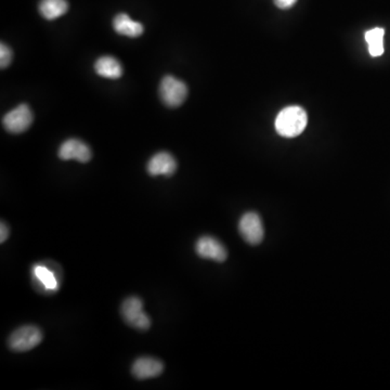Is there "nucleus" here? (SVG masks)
<instances>
[{"label":"nucleus","instance_id":"obj_1","mask_svg":"<svg viewBox=\"0 0 390 390\" xmlns=\"http://www.w3.org/2000/svg\"><path fill=\"white\" fill-rule=\"evenodd\" d=\"M308 123L306 111L301 106L291 105L282 110L275 119V130L280 136L294 138L305 130Z\"/></svg>","mask_w":390,"mask_h":390},{"label":"nucleus","instance_id":"obj_2","mask_svg":"<svg viewBox=\"0 0 390 390\" xmlns=\"http://www.w3.org/2000/svg\"><path fill=\"white\" fill-rule=\"evenodd\" d=\"M124 321L129 326L140 331L150 329L151 319L144 312V303L139 297H128L125 299L121 308Z\"/></svg>","mask_w":390,"mask_h":390},{"label":"nucleus","instance_id":"obj_3","mask_svg":"<svg viewBox=\"0 0 390 390\" xmlns=\"http://www.w3.org/2000/svg\"><path fill=\"white\" fill-rule=\"evenodd\" d=\"M160 96L168 108H178L188 96V87L180 79L167 75L160 85Z\"/></svg>","mask_w":390,"mask_h":390},{"label":"nucleus","instance_id":"obj_4","mask_svg":"<svg viewBox=\"0 0 390 390\" xmlns=\"http://www.w3.org/2000/svg\"><path fill=\"white\" fill-rule=\"evenodd\" d=\"M42 341V333L37 326L26 325L13 332L8 339V345L15 353L32 350Z\"/></svg>","mask_w":390,"mask_h":390},{"label":"nucleus","instance_id":"obj_5","mask_svg":"<svg viewBox=\"0 0 390 390\" xmlns=\"http://www.w3.org/2000/svg\"><path fill=\"white\" fill-rule=\"evenodd\" d=\"M33 119L34 117L30 106L20 104L3 117V128L10 134H22L32 126Z\"/></svg>","mask_w":390,"mask_h":390},{"label":"nucleus","instance_id":"obj_6","mask_svg":"<svg viewBox=\"0 0 390 390\" xmlns=\"http://www.w3.org/2000/svg\"><path fill=\"white\" fill-rule=\"evenodd\" d=\"M239 231L248 244H260L264 235V226L260 215L254 212L244 214L239 223Z\"/></svg>","mask_w":390,"mask_h":390},{"label":"nucleus","instance_id":"obj_7","mask_svg":"<svg viewBox=\"0 0 390 390\" xmlns=\"http://www.w3.org/2000/svg\"><path fill=\"white\" fill-rule=\"evenodd\" d=\"M58 155L62 161L76 160L80 163H87L90 161L92 153L90 146L84 141L78 139H69L60 146Z\"/></svg>","mask_w":390,"mask_h":390},{"label":"nucleus","instance_id":"obj_8","mask_svg":"<svg viewBox=\"0 0 390 390\" xmlns=\"http://www.w3.org/2000/svg\"><path fill=\"white\" fill-rule=\"evenodd\" d=\"M195 251L198 256L205 260H215L217 262H223L227 260V250L215 237H200L195 245Z\"/></svg>","mask_w":390,"mask_h":390},{"label":"nucleus","instance_id":"obj_9","mask_svg":"<svg viewBox=\"0 0 390 390\" xmlns=\"http://www.w3.org/2000/svg\"><path fill=\"white\" fill-rule=\"evenodd\" d=\"M148 173L151 176H169L173 175L177 171V162L175 158L168 152H158L151 158L146 166Z\"/></svg>","mask_w":390,"mask_h":390},{"label":"nucleus","instance_id":"obj_10","mask_svg":"<svg viewBox=\"0 0 390 390\" xmlns=\"http://www.w3.org/2000/svg\"><path fill=\"white\" fill-rule=\"evenodd\" d=\"M164 364L158 359L142 357L137 359L131 368V373L138 380L158 378L163 373Z\"/></svg>","mask_w":390,"mask_h":390},{"label":"nucleus","instance_id":"obj_11","mask_svg":"<svg viewBox=\"0 0 390 390\" xmlns=\"http://www.w3.org/2000/svg\"><path fill=\"white\" fill-rule=\"evenodd\" d=\"M113 28L117 34L126 37L136 38L144 34V25L133 20L126 13H119L114 17Z\"/></svg>","mask_w":390,"mask_h":390},{"label":"nucleus","instance_id":"obj_12","mask_svg":"<svg viewBox=\"0 0 390 390\" xmlns=\"http://www.w3.org/2000/svg\"><path fill=\"white\" fill-rule=\"evenodd\" d=\"M94 71L104 78L119 79L123 75V67L119 60L112 56H103L96 60Z\"/></svg>","mask_w":390,"mask_h":390},{"label":"nucleus","instance_id":"obj_13","mask_svg":"<svg viewBox=\"0 0 390 390\" xmlns=\"http://www.w3.org/2000/svg\"><path fill=\"white\" fill-rule=\"evenodd\" d=\"M33 278L46 291H56L59 289V281L55 272L42 264H36L32 269Z\"/></svg>","mask_w":390,"mask_h":390},{"label":"nucleus","instance_id":"obj_14","mask_svg":"<svg viewBox=\"0 0 390 390\" xmlns=\"http://www.w3.org/2000/svg\"><path fill=\"white\" fill-rule=\"evenodd\" d=\"M69 10L67 0H42L40 3V12L46 20H56L65 15Z\"/></svg>","mask_w":390,"mask_h":390},{"label":"nucleus","instance_id":"obj_15","mask_svg":"<svg viewBox=\"0 0 390 390\" xmlns=\"http://www.w3.org/2000/svg\"><path fill=\"white\" fill-rule=\"evenodd\" d=\"M384 35L385 31L382 28H372L366 33V40L368 45V52L372 57H380L384 53Z\"/></svg>","mask_w":390,"mask_h":390},{"label":"nucleus","instance_id":"obj_16","mask_svg":"<svg viewBox=\"0 0 390 390\" xmlns=\"http://www.w3.org/2000/svg\"><path fill=\"white\" fill-rule=\"evenodd\" d=\"M12 58V50L10 49L9 46L1 42V45H0V67H1V69H5L10 65Z\"/></svg>","mask_w":390,"mask_h":390},{"label":"nucleus","instance_id":"obj_17","mask_svg":"<svg viewBox=\"0 0 390 390\" xmlns=\"http://www.w3.org/2000/svg\"><path fill=\"white\" fill-rule=\"evenodd\" d=\"M273 1L280 9H289L296 3L297 0H273Z\"/></svg>","mask_w":390,"mask_h":390},{"label":"nucleus","instance_id":"obj_18","mask_svg":"<svg viewBox=\"0 0 390 390\" xmlns=\"http://www.w3.org/2000/svg\"><path fill=\"white\" fill-rule=\"evenodd\" d=\"M8 237H9V228L3 221L1 227H0V242L5 243L7 241Z\"/></svg>","mask_w":390,"mask_h":390}]
</instances>
